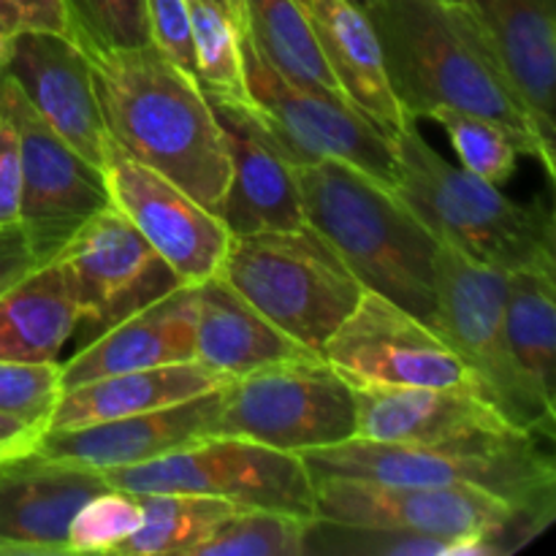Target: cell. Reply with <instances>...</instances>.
Here are the masks:
<instances>
[{"label": "cell", "mask_w": 556, "mask_h": 556, "mask_svg": "<svg viewBox=\"0 0 556 556\" xmlns=\"http://www.w3.org/2000/svg\"><path fill=\"white\" fill-rule=\"evenodd\" d=\"M364 11L380 41L391 90L407 119L418 123L440 106L481 114L503 125L521 155L535 157L554 179L556 155L543 144L535 119L470 5L451 0H372Z\"/></svg>", "instance_id": "obj_1"}, {"label": "cell", "mask_w": 556, "mask_h": 556, "mask_svg": "<svg viewBox=\"0 0 556 556\" xmlns=\"http://www.w3.org/2000/svg\"><path fill=\"white\" fill-rule=\"evenodd\" d=\"M90 63L106 134L217 215L231 161L199 79L152 43L90 54Z\"/></svg>", "instance_id": "obj_2"}, {"label": "cell", "mask_w": 556, "mask_h": 556, "mask_svg": "<svg viewBox=\"0 0 556 556\" xmlns=\"http://www.w3.org/2000/svg\"><path fill=\"white\" fill-rule=\"evenodd\" d=\"M296 185L307 223L356 280L432 326L440 242L400 195L340 161L296 166Z\"/></svg>", "instance_id": "obj_3"}, {"label": "cell", "mask_w": 556, "mask_h": 556, "mask_svg": "<svg viewBox=\"0 0 556 556\" xmlns=\"http://www.w3.org/2000/svg\"><path fill=\"white\" fill-rule=\"evenodd\" d=\"M394 147V193L440 244L500 271L556 269L552 210L519 204L497 185L448 163L427 144L418 123L407 125Z\"/></svg>", "instance_id": "obj_4"}, {"label": "cell", "mask_w": 556, "mask_h": 556, "mask_svg": "<svg viewBox=\"0 0 556 556\" xmlns=\"http://www.w3.org/2000/svg\"><path fill=\"white\" fill-rule=\"evenodd\" d=\"M309 476H345L378 483L421 486H478L519 510L541 535L556 516V467L535 434L508 432L445 445L375 443L351 438L345 443L302 454Z\"/></svg>", "instance_id": "obj_5"}, {"label": "cell", "mask_w": 556, "mask_h": 556, "mask_svg": "<svg viewBox=\"0 0 556 556\" xmlns=\"http://www.w3.org/2000/svg\"><path fill=\"white\" fill-rule=\"evenodd\" d=\"M217 275L313 353L324 351L364 293L356 275L309 223L231 237Z\"/></svg>", "instance_id": "obj_6"}, {"label": "cell", "mask_w": 556, "mask_h": 556, "mask_svg": "<svg viewBox=\"0 0 556 556\" xmlns=\"http://www.w3.org/2000/svg\"><path fill=\"white\" fill-rule=\"evenodd\" d=\"M505 275L440 244L434 255L438 313L432 329L459 353L481 383L483 396L519 432L554 438L556 407L532 386L505 331Z\"/></svg>", "instance_id": "obj_7"}, {"label": "cell", "mask_w": 556, "mask_h": 556, "mask_svg": "<svg viewBox=\"0 0 556 556\" xmlns=\"http://www.w3.org/2000/svg\"><path fill=\"white\" fill-rule=\"evenodd\" d=\"M288 454L356 438V389L320 353L266 364L223 389L215 432Z\"/></svg>", "instance_id": "obj_8"}, {"label": "cell", "mask_w": 556, "mask_h": 556, "mask_svg": "<svg viewBox=\"0 0 556 556\" xmlns=\"http://www.w3.org/2000/svg\"><path fill=\"white\" fill-rule=\"evenodd\" d=\"M313 481L315 519L486 543L497 554L516 552L538 538L514 505L486 489L378 483L345 476H318Z\"/></svg>", "instance_id": "obj_9"}, {"label": "cell", "mask_w": 556, "mask_h": 556, "mask_svg": "<svg viewBox=\"0 0 556 556\" xmlns=\"http://www.w3.org/2000/svg\"><path fill=\"white\" fill-rule=\"evenodd\" d=\"M103 478L130 494H204L239 508L315 516V481L302 456L233 434H204L161 459L109 470Z\"/></svg>", "instance_id": "obj_10"}, {"label": "cell", "mask_w": 556, "mask_h": 556, "mask_svg": "<svg viewBox=\"0 0 556 556\" xmlns=\"http://www.w3.org/2000/svg\"><path fill=\"white\" fill-rule=\"evenodd\" d=\"M244 81L250 103L293 166L340 161L383 188H396L400 163L394 141L345 98L288 81L250 47L248 38Z\"/></svg>", "instance_id": "obj_11"}, {"label": "cell", "mask_w": 556, "mask_h": 556, "mask_svg": "<svg viewBox=\"0 0 556 556\" xmlns=\"http://www.w3.org/2000/svg\"><path fill=\"white\" fill-rule=\"evenodd\" d=\"M320 356L353 386H413L483 396L470 367L427 320L367 288Z\"/></svg>", "instance_id": "obj_12"}, {"label": "cell", "mask_w": 556, "mask_h": 556, "mask_svg": "<svg viewBox=\"0 0 556 556\" xmlns=\"http://www.w3.org/2000/svg\"><path fill=\"white\" fill-rule=\"evenodd\" d=\"M90 340L179 288L172 266L112 204L90 217L54 255Z\"/></svg>", "instance_id": "obj_13"}, {"label": "cell", "mask_w": 556, "mask_h": 556, "mask_svg": "<svg viewBox=\"0 0 556 556\" xmlns=\"http://www.w3.org/2000/svg\"><path fill=\"white\" fill-rule=\"evenodd\" d=\"M101 172L109 204L128 217L150 248L172 266L179 286H201L217 275L231 239L220 215L201 206L172 179L130 157L109 134L103 141Z\"/></svg>", "instance_id": "obj_14"}, {"label": "cell", "mask_w": 556, "mask_h": 556, "mask_svg": "<svg viewBox=\"0 0 556 556\" xmlns=\"http://www.w3.org/2000/svg\"><path fill=\"white\" fill-rule=\"evenodd\" d=\"M14 85V81H11ZM20 128V215L38 264H49L65 242L109 206L101 166L65 144L14 87Z\"/></svg>", "instance_id": "obj_15"}, {"label": "cell", "mask_w": 556, "mask_h": 556, "mask_svg": "<svg viewBox=\"0 0 556 556\" xmlns=\"http://www.w3.org/2000/svg\"><path fill=\"white\" fill-rule=\"evenodd\" d=\"M3 71L43 123L101 166L106 125L96 96L90 54L68 33L22 30L11 38Z\"/></svg>", "instance_id": "obj_16"}, {"label": "cell", "mask_w": 556, "mask_h": 556, "mask_svg": "<svg viewBox=\"0 0 556 556\" xmlns=\"http://www.w3.org/2000/svg\"><path fill=\"white\" fill-rule=\"evenodd\" d=\"M226 134L231 177L220 220L231 237L280 231L307 223L296 185V166L277 147L253 103L210 101Z\"/></svg>", "instance_id": "obj_17"}, {"label": "cell", "mask_w": 556, "mask_h": 556, "mask_svg": "<svg viewBox=\"0 0 556 556\" xmlns=\"http://www.w3.org/2000/svg\"><path fill=\"white\" fill-rule=\"evenodd\" d=\"M223 389L112 421L43 429L33 451L47 459L87 467L101 476L109 470L144 465L215 432Z\"/></svg>", "instance_id": "obj_18"}, {"label": "cell", "mask_w": 556, "mask_h": 556, "mask_svg": "<svg viewBox=\"0 0 556 556\" xmlns=\"http://www.w3.org/2000/svg\"><path fill=\"white\" fill-rule=\"evenodd\" d=\"M106 486L101 472L36 451L0 459V554H68L71 519Z\"/></svg>", "instance_id": "obj_19"}, {"label": "cell", "mask_w": 556, "mask_h": 556, "mask_svg": "<svg viewBox=\"0 0 556 556\" xmlns=\"http://www.w3.org/2000/svg\"><path fill=\"white\" fill-rule=\"evenodd\" d=\"M356 438L375 443L445 445L519 432L481 394L413 386H353Z\"/></svg>", "instance_id": "obj_20"}, {"label": "cell", "mask_w": 556, "mask_h": 556, "mask_svg": "<svg viewBox=\"0 0 556 556\" xmlns=\"http://www.w3.org/2000/svg\"><path fill=\"white\" fill-rule=\"evenodd\" d=\"M179 362H195V286L174 288L92 337L81 351L60 364V386L71 389L103 375Z\"/></svg>", "instance_id": "obj_21"}, {"label": "cell", "mask_w": 556, "mask_h": 556, "mask_svg": "<svg viewBox=\"0 0 556 556\" xmlns=\"http://www.w3.org/2000/svg\"><path fill=\"white\" fill-rule=\"evenodd\" d=\"M470 11L554 152L556 0H472Z\"/></svg>", "instance_id": "obj_22"}, {"label": "cell", "mask_w": 556, "mask_h": 556, "mask_svg": "<svg viewBox=\"0 0 556 556\" xmlns=\"http://www.w3.org/2000/svg\"><path fill=\"white\" fill-rule=\"evenodd\" d=\"M307 14L342 98L396 141L413 119L405 117L391 90L380 41L367 11L351 0H307Z\"/></svg>", "instance_id": "obj_23"}, {"label": "cell", "mask_w": 556, "mask_h": 556, "mask_svg": "<svg viewBox=\"0 0 556 556\" xmlns=\"http://www.w3.org/2000/svg\"><path fill=\"white\" fill-rule=\"evenodd\" d=\"M309 348L277 329L220 275L195 286V362L226 378L266 364L309 356Z\"/></svg>", "instance_id": "obj_24"}, {"label": "cell", "mask_w": 556, "mask_h": 556, "mask_svg": "<svg viewBox=\"0 0 556 556\" xmlns=\"http://www.w3.org/2000/svg\"><path fill=\"white\" fill-rule=\"evenodd\" d=\"M231 378L199 362L161 364L134 372L103 375L60 391L43 429H71L177 405L223 389Z\"/></svg>", "instance_id": "obj_25"}, {"label": "cell", "mask_w": 556, "mask_h": 556, "mask_svg": "<svg viewBox=\"0 0 556 556\" xmlns=\"http://www.w3.org/2000/svg\"><path fill=\"white\" fill-rule=\"evenodd\" d=\"M79 329V307L54 261L0 296V362H58Z\"/></svg>", "instance_id": "obj_26"}, {"label": "cell", "mask_w": 556, "mask_h": 556, "mask_svg": "<svg viewBox=\"0 0 556 556\" xmlns=\"http://www.w3.org/2000/svg\"><path fill=\"white\" fill-rule=\"evenodd\" d=\"M505 331L519 367L556 407V269L505 275Z\"/></svg>", "instance_id": "obj_27"}, {"label": "cell", "mask_w": 556, "mask_h": 556, "mask_svg": "<svg viewBox=\"0 0 556 556\" xmlns=\"http://www.w3.org/2000/svg\"><path fill=\"white\" fill-rule=\"evenodd\" d=\"M244 38L288 81L342 96L307 9L296 0H244Z\"/></svg>", "instance_id": "obj_28"}, {"label": "cell", "mask_w": 556, "mask_h": 556, "mask_svg": "<svg viewBox=\"0 0 556 556\" xmlns=\"http://www.w3.org/2000/svg\"><path fill=\"white\" fill-rule=\"evenodd\" d=\"M141 505V527L119 543L117 556H195L199 546L210 541L239 505L204 494L152 492L136 494Z\"/></svg>", "instance_id": "obj_29"}, {"label": "cell", "mask_w": 556, "mask_h": 556, "mask_svg": "<svg viewBox=\"0 0 556 556\" xmlns=\"http://www.w3.org/2000/svg\"><path fill=\"white\" fill-rule=\"evenodd\" d=\"M193 22L195 79L210 101L248 103L244 33L212 0H188Z\"/></svg>", "instance_id": "obj_30"}, {"label": "cell", "mask_w": 556, "mask_h": 556, "mask_svg": "<svg viewBox=\"0 0 556 556\" xmlns=\"http://www.w3.org/2000/svg\"><path fill=\"white\" fill-rule=\"evenodd\" d=\"M307 554H348V556H494L486 543H459L443 538L413 535L400 530H380V527L337 525V521H309L304 538Z\"/></svg>", "instance_id": "obj_31"}, {"label": "cell", "mask_w": 556, "mask_h": 556, "mask_svg": "<svg viewBox=\"0 0 556 556\" xmlns=\"http://www.w3.org/2000/svg\"><path fill=\"white\" fill-rule=\"evenodd\" d=\"M309 521L288 510L237 508L195 556H304Z\"/></svg>", "instance_id": "obj_32"}, {"label": "cell", "mask_w": 556, "mask_h": 556, "mask_svg": "<svg viewBox=\"0 0 556 556\" xmlns=\"http://www.w3.org/2000/svg\"><path fill=\"white\" fill-rule=\"evenodd\" d=\"M432 123L448 136L462 168L492 185H505L516 174L519 163V144L514 136L494 119L481 114L465 112V109L440 106L429 114Z\"/></svg>", "instance_id": "obj_33"}, {"label": "cell", "mask_w": 556, "mask_h": 556, "mask_svg": "<svg viewBox=\"0 0 556 556\" xmlns=\"http://www.w3.org/2000/svg\"><path fill=\"white\" fill-rule=\"evenodd\" d=\"M68 33L87 54L150 43L144 0H63Z\"/></svg>", "instance_id": "obj_34"}, {"label": "cell", "mask_w": 556, "mask_h": 556, "mask_svg": "<svg viewBox=\"0 0 556 556\" xmlns=\"http://www.w3.org/2000/svg\"><path fill=\"white\" fill-rule=\"evenodd\" d=\"M139 497L106 486L81 503L68 527V554H112L141 527Z\"/></svg>", "instance_id": "obj_35"}, {"label": "cell", "mask_w": 556, "mask_h": 556, "mask_svg": "<svg viewBox=\"0 0 556 556\" xmlns=\"http://www.w3.org/2000/svg\"><path fill=\"white\" fill-rule=\"evenodd\" d=\"M60 364L0 362V413L43 427L58 402Z\"/></svg>", "instance_id": "obj_36"}, {"label": "cell", "mask_w": 556, "mask_h": 556, "mask_svg": "<svg viewBox=\"0 0 556 556\" xmlns=\"http://www.w3.org/2000/svg\"><path fill=\"white\" fill-rule=\"evenodd\" d=\"M144 20L150 43L174 65L195 76L193 22L188 0H144Z\"/></svg>", "instance_id": "obj_37"}, {"label": "cell", "mask_w": 556, "mask_h": 556, "mask_svg": "<svg viewBox=\"0 0 556 556\" xmlns=\"http://www.w3.org/2000/svg\"><path fill=\"white\" fill-rule=\"evenodd\" d=\"M11 96L14 85L0 65V226L20 215V128Z\"/></svg>", "instance_id": "obj_38"}, {"label": "cell", "mask_w": 556, "mask_h": 556, "mask_svg": "<svg viewBox=\"0 0 556 556\" xmlns=\"http://www.w3.org/2000/svg\"><path fill=\"white\" fill-rule=\"evenodd\" d=\"M36 250L20 220L0 226V296L38 269Z\"/></svg>", "instance_id": "obj_39"}, {"label": "cell", "mask_w": 556, "mask_h": 556, "mask_svg": "<svg viewBox=\"0 0 556 556\" xmlns=\"http://www.w3.org/2000/svg\"><path fill=\"white\" fill-rule=\"evenodd\" d=\"M5 3L20 14L25 30L68 33V16H65L63 0H5Z\"/></svg>", "instance_id": "obj_40"}, {"label": "cell", "mask_w": 556, "mask_h": 556, "mask_svg": "<svg viewBox=\"0 0 556 556\" xmlns=\"http://www.w3.org/2000/svg\"><path fill=\"white\" fill-rule=\"evenodd\" d=\"M41 432L43 427H38V424L9 416V413H0V454H3L5 459H9V456L30 454V451L36 448Z\"/></svg>", "instance_id": "obj_41"}, {"label": "cell", "mask_w": 556, "mask_h": 556, "mask_svg": "<svg viewBox=\"0 0 556 556\" xmlns=\"http://www.w3.org/2000/svg\"><path fill=\"white\" fill-rule=\"evenodd\" d=\"M22 30H25V25H22L20 14H16V11L11 9L5 0H0V63H3L5 49H9L11 38Z\"/></svg>", "instance_id": "obj_42"}, {"label": "cell", "mask_w": 556, "mask_h": 556, "mask_svg": "<svg viewBox=\"0 0 556 556\" xmlns=\"http://www.w3.org/2000/svg\"><path fill=\"white\" fill-rule=\"evenodd\" d=\"M212 3L226 11V16H231L233 25L244 33V0H212Z\"/></svg>", "instance_id": "obj_43"}, {"label": "cell", "mask_w": 556, "mask_h": 556, "mask_svg": "<svg viewBox=\"0 0 556 556\" xmlns=\"http://www.w3.org/2000/svg\"><path fill=\"white\" fill-rule=\"evenodd\" d=\"M351 3H353V5H358V9H367V5L372 3V0H351Z\"/></svg>", "instance_id": "obj_44"}, {"label": "cell", "mask_w": 556, "mask_h": 556, "mask_svg": "<svg viewBox=\"0 0 556 556\" xmlns=\"http://www.w3.org/2000/svg\"><path fill=\"white\" fill-rule=\"evenodd\" d=\"M451 3H462V5H470L472 0H451Z\"/></svg>", "instance_id": "obj_45"}, {"label": "cell", "mask_w": 556, "mask_h": 556, "mask_svg": "<svg viewBox=\"0 0 556 556\" xmlns=\"http://www.w3.org/2000/svg\"><path fill=\"white\" fill-rule=\"evenodd\" d=\"M296 3H302V5H304V9H307V0H296Z\"/></svg>", "instance_id": "obj_46"}, {"label": "cell", "mask_w": 556, "mask_h": 556, "mask_svg": "<svg viewBox=\"0 0 556 556\" xmlns=\"http://www.w3.org/2000/svg\"><path fill=\"white\" fill-rule=\"evenodd\" d=\"M0 459H5V456H3V454H0Z\"/></svg>", "instance_id": "obj_47"}]
</instances>
